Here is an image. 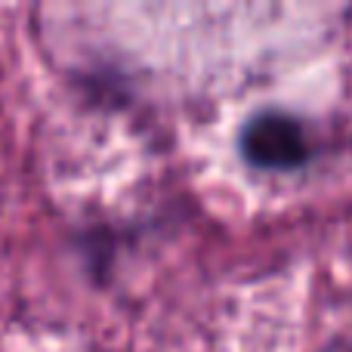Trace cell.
Segmentation results:
<instances>
[{"instance_id":"obj_1","label":"cell","mask_w":352,"mask_h":352,"mask_svg":"<svg viewBox=\"0 0 352 352\" xmlns=\"http://www.w3.org/2000/svg\"><path fill=\"white\" fill-rule=\"evenodd\" d=\"M241 155L263 170H291L309 155L306 130L287 111L266 109L254 115L241 130Z\"/></svg>"}]
</instances>
